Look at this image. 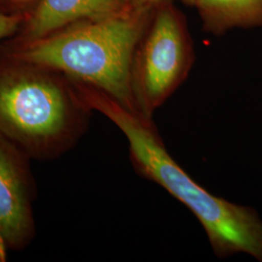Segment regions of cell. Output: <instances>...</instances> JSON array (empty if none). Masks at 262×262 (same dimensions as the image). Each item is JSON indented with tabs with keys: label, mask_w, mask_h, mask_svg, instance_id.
Masks as SVG:
<instances>
[{
	"label": "cell",
	"mask_w": 262,
	"mask_h": 262,
	"mask_svg": "<svg viewBox=\"0 0 262 262\" xmlns=\"http://www.w3.org/2000/svg\"><path fill=\"white\" fill-rule=\"evenodd\" d=\"M76 86L84 103L122 131L135 172L165 189L194 215L219 258L245 253L262 262V220L256 210L215 196L201 187L169 154L152 120L91 85L77 83Z\"/></svg>",
	"instance_id": "1"
},
{
	"label": "cell",
	"mask_w": 262,
	"mask_h": 262,
	"mask_svg": "<svg viewBox=\"0 0 262 262\" xmlns=\"http://www.w3.org/2000/svg\"><path fill=\"white\" fill-rule=\"evenodd\" d=\"M58 73L10 57L0 61V135L30 159L54 160L72 150L94 112L74 82Z\"/></svg>",
	"instance_id": "2"
},
{
	"label": "cell",
	"mask_w": 262,
	"mask_h": 262,
	"mask_svg": "<svg viewBox=\"0 0 262 262\" xmlns=\"http://www.w3.org/2000/svg\"><path fill=\"white\" fill-rule=\"evenodd\" d=\"M151 11L129 8L101 19L83 20L31 40L13 50L9 57L56 70L73 82L103 92L135 112L131 69Z\"/></svg>",
	"instance_id": "3"
},
{
	"label": "cell",
	"mask_w": 262,
	"mask_h": 262,
	"mask_svg": "<svg viewBox=\"0 0 262 262\" xmlns=\"http://www.w3.org/2000/svg\"><path fill=\"white\" fill-rule=\"evenodd\" d=\"M167 3L157 8L131 69L135 112L149 120L186 80L194 58L185 27Z\"/></svg>",
	"instance_id": "4"
},
{
	"label": "cell",
	"mask_w": 262,
	"mask_h": 262,
	"mask_svg": "<svg viewBox=\"0 0 262 262\" xmlns=\"http://www.w3.org/2000/svg\"><path fill=\"white\" fill-rule=\"evenodd\" d=\"M26 154L0 135V262L36 236L35 182Z\"/></svg>",
	"instance_id": "5"
},
{
	"label": "cell",
	"mask_w": 262,
	"mask_h": 262,
	"mask_svg": "<svg viewBox=\"0 0 262 262\" xmlns=\"http://www.w3.org/2000/svg\"><path fill=\"white\" fill-rule=\"evenodd\" d=\"M132 8L125 0H41L29 27L31 40L45 37L67 25L101 19Z\"/></svg>",
	"instance_id": "6"
},
{
	"label": "cell",
	"mask_w": 262,
	"mask_h": 262,
	"mask_svg": "<svg viewBox=\"0 0 262 262\" xmlns=\"http://www.w3.org/2000/svg\"><path fill=\"white\" fill-rule=\"evenodd\" d=\"M194 6L204 27L212 33L262 27V0H195Z\"/></svg>",
	"instance_id": "7"
},
{
	"label": "cell",
	"mask_w": 262,
	"mask_h": 262,
	"mask_svg": "<svg viewBox=\"0 0 262 262\" xmlns=\"http://www.w3.org/2000/svg\"><path fill=\"white\" fill-rule=\"evenodd\" d=\"M19 21L17 16L0 14V40L13 35L19 28Z\"/></svg>",
	"instance_id": "8"
},
{
	"label": "cell",
	"mask_w": 262,
	"mask_h": 262,
	"mask_svg": "<svg viewBox=\"0 0 262 262\" xmlns=\"http://www.w3.org/2000/svg\"><path fill=\"white\" fill-rule=\"evenodd\" d=\"M126 3L134 9L154 10L169 0H125Z\"/></svg>",
	"instance_id": "9"
},
{
	"label": "cell",
	"mask_w": 262,
	"mask_h": 262,
	"mask_svg": "<svg viewBox=\"0 0 262 262\" xmlns=\"http://www.w3.org/2000/svg\"><path fill=\"white\" fill-rule=\"evenodd\" d=\"M182 1L186 4H189V5H194V3H195V0H182Z\"/></svg>",
	"instance_id": "10"
}]
</instances>
